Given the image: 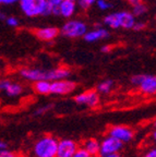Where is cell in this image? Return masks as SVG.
I'll use <instances>...</instances> for the list:
<instances>
[{
  "label": "cell",
  "mask_w": 156,
  "mask_h": 157,
  "mask_svg": "<svg viewBox=\"0 0 156 157\" xmlns=\"http://www.w3.org/2000/svg\"><path fill=\"white\" fill-rule=\"evenodd\" d=\"M68 1H73V2H76V0H68Z\"/></svg>",
  "instance_id": "cell-38"
},
{
  "label": "cell",
  "mask_w": 156,
  "mask_h": 157,
  "mask_svg": "<svg viewBox=\"0 0 156 157\" xmlns=\"http://www.w3.org/2000/svg\"><path fill=\"white\" fill-rule=\"evenodd\" d=\"M144 27H145V24H144V23H141V22L137 23V22H135L132 29H133L134 31H141V29H143Z\"/></svg>",
  "instance_id": "cell-31"
},
{
  "label": "cell",
  "mask_w": 156,
  "mask_h": 157,
  "mask_svg": "<svg viewBox=\"0 0 156 157\" xmlns=\"http://www.w3.org/2000/svg\"><path fill=\"white\" fill-rule=\"evenodd\" d=\"M76 5L73 1H68V0H62V2L58 7L59 15H62L64 17H69L73 14L76 11Z\"/></svg>",
  "instance_id": "cell-15"
},
{
  "label": "cell",
  "mask_w": 156,
  "mask_h": 157,
  "mask_svg": "<svg viewBox=\"0 0 156 157\" xmlns=\"http://www.w3.org/2000/svg\"><path fill=\"white\" fill-rule=\"evenodd\" d=\"M144 157H156V148H155V147H152V148H150V150L145 153Z\"/></svg>",
  "instance_id": "cell-30"
},
{
  "label": "cell",
  "mask_w": 156,
  "mask_h": 157,
  "mask_svg": "<svg viewBox=\"0 0 156 157\" xmlns=\"http://www.w3.org/2000/svg\"><path fill=\"white\" fill-rule=\"evenodd\" d=\"M46 1L53 8H58L59 6H60V3L62 2V0H46Z\"/></svg>",
  "instance_id": "cell-29"
},
{
  "label": "cell",
  "mask_w": 156,
  "mask_h": 157,
  "mask_svg": "<svg viewBox=\"0 0 156 157\" xmlns=\"http://www.w3.org/2000/svg\"><path fill=\"white\" fill-rule=\"evenodd\" d=\"M19 1V0H0V5H11Z\"/></svg>",
  "instance_id": "cell-33"
},
{
  "label": "cell",
  "mask_w": 156,
  "mask_h": 157,
  "mask_svg": "<svg viewBox=\"0 0 156 157\" xmlns=\"http://www.w3.org/2000/svg\"><path fill=\"white\" fill-rule=\"evenodd\" d=\"M103 157H122L120 155V153H117V154H110V155H106V156H103Z\"/></svg>",
  "instance_id": "cell-36"
},
{
  "label": "cell",
  "mask_w": 156,
  "mask_h": 157,
  "mask_svg": "<svg viewBox=\"0 0 156 157\" xmlns=\"http://www.w3.org/2000/svg\"><path fill=\"white\" fill-rule=\"evenodd\" d=\"M2 17V15H1V12H0V17Z\"/></svg>",
  "instance_id": "cell-39"
},
{
  "label": "cell",
  "mask_w": 156,
  "mask_h": 157,
  "mask_svg": "<svg viewBox=\"0 0 156 157\" xmlns=\"http://www.w3.org/2000/svg\"><path fill=\"white\" fill-rule=\"evenodd\" d=\"M76 88V83L70 80H59L50 82V93L55 95H67Z\"/></svg>",
  "instance_id": "cell-7"
},
{
  "label": "cell",
  "mask_w": 156,
  "mask_h": 157,
  "mask_svg": "<svg viewBox=\"0 0 156 157\" xmlns=\"http://www.w3.org/2000/svg\"><path fill=\"white\" fill-rule=\"evenodd\" d=\"M71 75V71L68 68H56L46 70V81L54 82L59 80H67Z\"/></svg>",
  "instance_id": "cell-11"
},
{
  "label": "cell",
  "mask_w": 156,
  "mask_h": 157,
  "mask_svg": "<svg viewBox=\"0 0 156 157\" xmlns=\"http://www.w3.org/2000/svg\"><path fill=\"white\" fill-rule=\"evenodd\" d=\"M78 3L82 9H88L94 3V1H92V0H78Z\"/></svg>",
  "instance_id": "cell-25"
},
{
  "label": "cell",
  "mask_w": 156,
  "mask_h": 157,
  "mask_svg": "<svg viewBox=\"0 0 156 157\" xmlns=\"http://www.w3.org/2000/svg\"><path fill=\"white\" fill-rule=\"evenodd\" d=\"M72 157H91V156L83 147H78V150L76 151V153H74Z\"/></svg>",
  "instance_id": "cell-23"
},
{
  "label": "cell",
  "mask_w": 156,
  "mask_h": 157,
  "mask_svg": "<svg viewBox=\"0 0 156 157\" xmlns=\"http://www.w3.org/2000/svg\"><path fill=\"white\" fill-rule=\"evenodd\" d=\"M131 83L138 86L140 91L146 95H155L156 78L152 74H135L131 78Z\"/></svg>",
  "instance_id": "cell-3"
},
{
  "label": "cell",
  "mask_w": 156,
  "mask_h": 157,
  "mask_svg": "<svg viewBox=\"0 0 156 157\" xmlns=\"http://www.w3.org/2000/svg\"><path fill=\"white\" fill-rule=\"evenodd\" d=\"M51 108H53V105H51V104H48V105H46V106H41V107L37 108L36 110L34 111V115L35 116H41V115H44V113H46L48 110H50Z\"/></svg>",
  "instance_id": "cell-22"
},
{
  "label": "cell",
  "mask_w": 156,
  "mask_h": 157,
  "mask_svg": "<svg viewBox=\"0 0 156 157\" xmlns=\"http://www.w3.org/2000/svg\"><path fill=\"white\" fill-rule=\"evenodd\" d=\"M116 17L118 20V24L119 27L122 29H132L135 23V19H134L133 14L128 11H120V12H116Z\"/></svg>",
  "instance_id": "cell-12"
},
{
  "label": "cell",
  "mask_w": 156,
  "mask_h": 157,
  "mask_svg": "<svg viewBox=\"0 0 156 157\" xmlns=\"http://www.w3.org/2000/svg\"><path fill=\"white\" fill-rule=\"evenodd\" d=\"M104 22H105L106 25H108V26L111 27V29H118V27H119L118 20H117V17H116L115 13L108 14L107 17H105V20H104Z\"/></svg>",
  "instance_id": "cell-20"
},
{
  "label": "cell",
  "mask_w": 156,
  "mask_h": 157,
  "mask_svg": "<svg viewBox=\"0 0 156 157\" xmlns=\"http://www.w3.org/2000/svg\"><path fill=\"white\" fill-rule=\"evenodd\" d=\"M97 1V6L100 10H107L111 8V3L107 2L106 0H96Z\"/></svg>",
  "instance_id": "cell-24"
},
{
  "label": "cell",
  "mask_w": 156,
  "mask_h": 157,
  "mask_svg": "<svg viewBox=\"0 0 156 157\" xmlns=\"http://www.w3.org/2000/svg\"><path fill=\"white\" fill-rule=\"evenodd\" d=\"M20 75L23 78L31 82H37L41 80L46 81V70H41V69L36 68H24L20 71Z\"/></svg>",
  "instance_id": "cell-10"
},
{
  "label": "cell",
  "mask_w": 156,
  "mask_h": 157,
  "mask_svg": "<svg viewBox=\"0 0 156 157\" xmlns=\"http://www.w3.org/2000/svg\"><path fill=\"white\" fill-rule=\"evenodd\" d=\"M7 24L10 25V26H13V27H17L19 25V21H18L17 17H10L7 19Z\"/></svg>",
  "instance_id": "cell-27"
},
{
  "label": "cell",
  "mask_w": 156,
  "mask_h": 157,
  "mask_svg": "<svg viewBox=\"0 0 156 157\" xmlns=\"http://www.w3.org/2000/svg\"><path fill=\"white\" fill-rule=\"evenodd\" d=\"M92 1H94V2H95V1H96V0H92Z\"/></svg>",
  "instance_id": "cell-40"
},
{
  "label": "cell",
  "mask_w": 156,
  "mask_h": 157,
  "mask_svg": "<svg viewBox=\"0 0 156 157\" xmlns=\"http://www.w3.org/2000/svg\"><path fill=\"white\" fill-rule=\"evenodd\" d=\"M110 49H111V46H110V45H105V46H103L102 48H100V50H102L103 52H109Z\"/></svg>",
  "instance_id": "cell-34"
},
{
  "label": "cell",
  "mask_w": 156,
  "mask_h": 157,
  "mask_svg": "<svg viewBox=\"0 0 156 157\" xmlns=\"http://www.w3.org/2000/svg\"><path fill=\"white\" fill-rule=\"evenodd\" d=\"M5 93L9 97H18V96L22 95L23 85L20 83H17V82H10V84L5 90Z\"/></svg>",
  "instance_id": "cell-17"
},
{
  "label": "cell",
  "mask_w": 156,
  "mask_h": 157,
  "mask_svg": "<svg viewBox=\"0 0 156 157\" xmlns=\"http://www.w3.org/2000/svg\"><path fill=\"white\" fill-rule=\"evenodd\" d=\"M78 147V143L72 139H62L58 141L56 157H72Z\"/></svg>",
  "instance_id": "cell-9"
},
{
  "label": "cell",
  "mask_w": 156,
  "mask_h": 157,
  "mask_svg": "<svg viewBox=\"0 0 156 157\" xmlns=\"http://www.w3.org/2000/svg\"><path fill=\"white\" fill-rule=\"evenodd\" d=\"M0 157H18V156H17V154H15L14 152H12V151H9L7 148V150L0 151Z\"/></svg>",
  "instance_id": "cell-26"
},
{
  "label": "cell",
  "mask_w": 156,
  "mask_h": 157,
  "mask_svg": "<svg viewBox=\"0 0 156 157\" xmlns=\"http://www.w3.org/2000/svg\"><path fill=\"white\" fill-rule=\"evenodd\" d=\"M109 36V33H108L107 29H103V27H98V29H94V31H91V32H86V34L84 35V39L88 43L96 42L98 39L106 38V37Z\"/></svg>",
  "instance_id": "cell-14"
},
{
  "label": "cell",
  "mask_w": 156,
  "mask_h": 157,
  "mask_svg": "<svg viewBox=\"0 0 156 157\" xmlns=\"http://www.w3.org/2000/svg\"><path fill=\"white\" fill-rule=\"evenodd\" d=\"M74 101L80 106L94 108L99 104V95L96 91H86L74 97Z\"/></svg>",
  "instance_id": "cell-8"
},
{
  "label": "cell",
  "mask_w": 156,
  "mask_h": 157,
  "mask_svg": "<svg viewBox=\"0 0 156 157\" xmlns=\"http://www.w3.org/2000/svg\"><path fill=\"white\" fill-rule=\"evenodd\" d=\"M21 9L29 17L51 14L53 7L46 0H19Z\"/></svg>",
  "instance_id": "cell-2"
},
{
  "label": "cell",
  "mask_w": 156,
  "mask_h": 157,
  "mask_svg": "<svg viewBox=\"0 0 156 157\" xmlns=\"http://www.w3.org/2000/svg\"><path fill=\"white\" fill-rule=\"evenodd\" d=\"M92 157H98V156H92Z\"/></svg>",
  "instance_id": "cell-41"
},
{
  "label": "cell",
  "mask_w": 156,
  "mask_h": 157,
  "mask_svg": "<svg viewBox=\"0 0 156 157\" xmlns=\"http://www.w3.org/2000/svg\"><path fill=\"white\" fill-rule=\"evenodd\" d=\"M156 139V131L153 130V140H155Z\"/></svg>",
  "instance_id": "cell-37"
},
{
  "label": "cell",
  "mask_w": 156,
  "mask_h": 157,
  "mask_svg": "<svg viewBox=\"0 0 156 157\" xmlns=\"http://www.w3.org/2000/svg\"><path fill=\"white\" fill-rule=\"evenodd\" d=\"M83 148L90 154V156H97L99 154V142L96 139H88L83 144Z\"/></svg>",
  "instance_id": "cell-16"
},
{
  "label": "cell",
  "mask_w": 156,
  "mask_h": 157,
  "mask_svg": "<svg viewBox=\"0 0 156 157\" xmlns=\"http://www.w3.org/2000/svg\"><path fill=\"white\" fill-rule=\"evenodd\" d=\"M86 32H88L86 24L81 22V21H78V20L68 21L61 29V34L66 37H70V38L84 36Z\"/></svg>",
  "instance_id": "cell-4"
},
{
  "label": "cell",
  "mask_w": 156,
  "mask_h": 157,
  "mask_svg": "<svg viewBox=\"0 0 156 157\" xmlns=\"http://www.w3.org/2000/svg\"><path fill=\"white\" fill-rule=\"evenodd\" d=\"M34 91L39 95H48L50 94V82L41 80L34 83Z\"/></svg>",
  "instance_id": "cell-18"
},
{
  "label": "cell",
  "mask_w": 156,
  "mask_h": 157,
  "mask_svg": "<svg viewBox=\"0 0 156 157\" xmlns=\"http://www.w3.org/2000/svg\"><path fill=\"white\" fill-rule=\"evenodd\" d=\"M144 1H145V0H128V2H129L132 7H134V6H137V5H140V3H144Z\"/></svg>",
  "instance_id": "cell-32"
},
{
  "label": "cell",
  "mask_w": 156,
  "mask_h": 157,
  "mask_svg": "<svg viewBox=\"0 0 156 157\" xmlns=\"http://www.w3.org/2000/svg\"><path fill=\"white\" fill-rule=\"evenodd\" d=\"M10 80L8 78H2V80H0V91L1 92H5V90L7 88V86L10 84Z\"/></svg>",
  "instance_id": "cell-28"
},
{
  "label": "cell",
  "mask_w": 156,
  "mask_h": 157,
  "mask_svg": "<svg viewBox=\"0 0 156 157\" xmlns=\"http://www.w3.org/2000/svg\"><path fill=\"white\" fill-rule=\"evenodd\" d=\"M35 35L41 40H53L59 35V29L57 27H44L38 29L35 32Z\"/></svg>",
  "instance_id": "cell-13"
},
{
  "label": "cell",
  "mask_w": 156,
  "mask_h": 157,
  "mask_svg": "<svg viewBox=\"0 0 156 157\" xmlns=\"http://www.w3.org/2000/svg\"><path fill=\"white\" fill-rule=\"evenodd\" d=\"M147 12V6L145 3H140L133 7V17H140V15H143Z\"/></svg>",
  "instance_id": "cell-21"
},
{
  "label": "cell",
  "mask_w": 156,
  "mask_h": 157,
  "mask_svg": "<svg viewBox=\"0 0 156 157\" xmlns=\"http://www.w3.org/2000/svg\"><path fill=\"white\" fill-rule=\"evenodd\" d=\"M112 87H114V81L112 80H105L96 86V92L98 94H108L111 92Z\"/></svg>",
  "instance_id": "cell-19"
},
{
  "label": "cell",
  "mask_w": 156,
  "mask_h": 157,
  "mask_svg": "<svg viewBox=\"0 0 156 157\" xmlns=\"http://www.w3.org/2000/svg\"><path fill=\"white\" fill-rule=\"evenodd\" d=\"M58 140L53 135H43L32 145L31 157H56Z\"/></svg>",
  "instance_id": "cell-1"
},
{
  "label": "cell",
  "mask_w": 156,
  "mask_h": 157,
  "mask_svg": "<svg viewBox=\"0 0 156 157\" xmlns=\"http://www.w3.org/2000/svg\"><path fill=\"white\" fill-rule=\"evenodd\" d=\"M7 147H8V144L5 142V141H0V151L7 150Z\"/></svg>",
  "instance_id": "cell-35"
},
{
  "label": "cell",
  "mask_w": 156,
  "mask_h": 157,
  "mask_svg": "<svg viewBox=\"0 0 156 157\" xmlns=\"http://www.w3.org/2000/svg\"><path fill=\"white\" fill-rule=\"evenodd\" d=\"M108 135L124 144V143H129L133 140L134 131L127 125L117 124L112 125L108 129Z\"/></svg>",
  "instance_id": "cell-5"
},
{
  "label": "cell",
  "mask_w": 156,
  "mask_h": 157,
  "mask_svg": "<svg viewBox=\"0 0 156 157\" xmlns=\"http://www.w3.org/2000/svg\"><path fill=\"white\" fill-rule=\"evenodd\" d=\"M122 148H123V144L109 135L105 136L102 140V142H99V155L102 157L106 155L120 153Z\"/></svg>",
  "instance_id": "cell-6"
}]
</instances>
